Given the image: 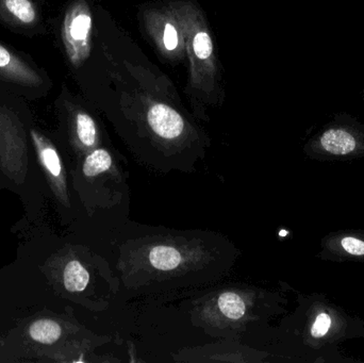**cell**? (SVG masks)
<instances>
[{
  "instance_id": "2",
  "label": "cell",
  "mask_w": 364,
  "mask_h": 363,
  "mask_svg": "<svg viewBox=\"0 0 364 363\" xmlns=\"http://www.w3.org/2000/svg\"><path fill=\"white\" fill-rule=\"evenodd\" d=\"M314 155L321 160L355 159L364 156V140L344 127H331L320 134Z\"/></svg>"
},
{
  "instance_id": "7",
  "label": "cell",
  "mask_w": 364,
  "mask_h": 363,
  "mask_svg": "<svg viewBox=\"0 0 364 363\" xmlns=\"http://www.w3.org/2000/svg\"><path fill=\"white\" fill-rule=\"evenodd\" d=\"M149 260V264L156 270L172 271L181 266L183 257L175 247L159 245L151 249Z\"/></svg>"
},
{
  "instance_id": "16",
  "label": "cell",
  "mask_w": 364,
  "mask_h": 363,
  "mask_svg": "<svg viewBox=\"0 0 364 363\" xmlns=\"http://www.w3.org/2000/svg\"><path fill=\"white\" fill-rule=\"evenodd\" d=\"M164 45L168 50H174L178 45V36H177L176 29L171 23H168L164 30Z\"/></svg>"
},
{
  "instance_id": "11",
  "label": "cell",
  "mask_w": 364,
  "mask_h": 363,
  "mask_svg": "<svg viewBox=\"0 0 364 363\" xmlns=\"http://www.w3.org/2000/svg\"><path fill=\"white\" fill-rule=\"evenodd\" d=\"M112 166V157L106 149L92 151L83 162V173L85 176L94 177L100 173L107 172Z\"/></svg>"
},
{
  "instance_id": "5",
  "label": "cell",
  "mask_w": 364,
  "mask_h": 363,
  "mask_svg": "<svg viewBox=\"0 0 364 363\" xmlns=\"http://www.w3.org/2000/svg\"><path fill=\"white\" fill-rule=\"evenodd\" d=\"M0 78L19 85H33L38 77L27 63L0 45Z\"/></svg>"
},
{
  "instance_id": "14",
  "label": "cell",
  "mask_w": 364,
  "mask_h": 363,
  "mask_svg": "<svg viewBox=\"0 0 364 363\" xmlns=\"http://www.w3.org/2000/svg\"><path fill=\"white\" fill-rule=\"evenodd\" d=\"M91 30V17L85 13H80L73 17L68 26V36L70 40L81 43L87 40Z\"/></svg>"
},
{
  "instance_id": "9",
  "label": "cell",
  "mask_w": 364,
  "mask_h": 363,
  "mask_svg": "<svg viewBox=\"0 0 364 363\" xmlns=\"http://www.w3.org/2000/svg\"><path fill=\"white\" fill-rule=\"evenodd\" d=\"M90 275L87 269L77 261L72 260L64 269L63 281L66 290L70 292H82L89 283Z\"/></svg>"
},
{
  "instance_id": "15",
  "label": "cell",
  "mask_w": 364,
  "mask_h": 363,
  "mask_svg": "<svg viewBox=\"0 0 364 363\" xmlns=\"http://www.w3.org/2000/svg\"><path fill=\"white\" fill-rule=\"evenodd\" d=\"M193 48L195 55L199 59L205 60L210 58L213 51V44L209 34L207 32H198L193 40Z\"/></svg>"
},
{
  "instance_id": "3",
  "label": "cell",
  "mask_w": 364,
  "mask_h": 363,
  "mask_svg": "<svg viewBox=\"0 0 364 363\" xmlns=\"http://www.w3.org/2000/svg\"><path fill=\"white\" fill-rule=\"evenodd\" d=\"M321 258L331 261L364 262V232L340 230L322 239Z\"/></svg>"
},
{
  "instance_id": "8",
  "label": "cell",
  "mask_w": 364,
  "mask_h": 363,
  "mask_svg": "<svg viewBox=\"0 0 364 363\" xmlns=\"http://www.w3.org/2000/svg\"><path fill=\"white\" fill-rule=\"evenodd\" d=\"M30 338L41 345H50L59 340L62 328L53 320L42 319L33 322L29 327Z\"/></svg>"
},
{
  "instance_id": "13",
  "label": "cell",
  "mask_w": 364,
  "mask_h": 363,
  "mask_svg": "<svg viewBox=\"0 0 364 363\" xmlns=\"http://www.w3.org/2000/svg\"><path fill=\"white\" fill-rule=\"evenodd\" d=\"M77 136L81 144L85 147H92L95 145L97 139L95 121L90 115L85 113H79L76 119Z\"/></svg>"
},
{
  "instance_id": "10",
  "label": "cell",
  "mask_w": 364,
  "mask_h": 363,
  "mask_svg": "<svg viewBox=\"0 0 364 363\" xmlns=\"http://www.w3.org/2000/svg\"><path fill=\"white\" fill-rule=\"evenodd\" d=\"M218 308L229 320H241L245 315L247 306L245 300L235 292H225L218 298Z\"/></svg>"
},
{
  "instance_id": "1",
  "label": "cell",
  "mask_w": 364,
  "mask_h": 363,
  "mask_svg": "<svg viewBox=\"0 0 364 363\" xmlns=\"http://www.w3.org/2000/svg\"><path fill=\"white\" fill-rule=\"evenodd\" d=\"M305 325L304 342L314 352L333 354L341 343L364 337V323L352 317L341 307L329 302L324 296L316 294L304 303Z\"/></svg>"
},
{
  "instance_id": "12",
  "label": "cell",
  "mask_w": 364,
  "mask_h": 363,
  "mask_svg": "<svg viewBox=\"0 0 364 363\" xmlns=\"http://www.w3.org/2000/svg\"><path fill=\"white\" fill-rule=\"evenodd\" d=\"M6 11L21 23H33L36 18V9L29 0H4Z\"/></svg>"
},
{
  "instance_id": "6",
  "label": "cell",
  "mask_w": 364,
  "mask_h": 363,
  "mask_svg": "<svg viewBox=\"0 0 364 363\" xmlns=\"http://www.w3.org/2000/svg\"><path fill=\"white\" fill-rule=\"evenodd\" d=\"M32 136L36 142L38 158H40L41 164L44 168L45 172L50 177L51 181L59 187V189L65 191L63 166H62L59 153H57L55 147L49 144L40 134L32 131Z\"/></svg>"
},
{
  "instance_id": "4",
  "label": "cell",
  "mask_w": 364,
  "mask_h": 363,
  "mask_svg": "<svg viewBox=\"0 0 364 363\" xmlns=\"http://www.w3.org/2000/svg\"><path fill=\"white\" fill-rule=\"evenodd\" d=\"M149 126L162 139L174 140L181 136L184 121L179 113L164 104H155L147 114Z\"/></svg>"
}]
</instances>
